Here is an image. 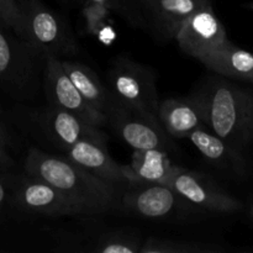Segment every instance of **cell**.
<instances>
[{"instance_id": "obj_1", "label": "cell", "mask_w": 253, "mask_h": 253, "mask_svg": "<svg viewBox=\"0 0 253 253\" xmlns=\"http://www.w3.org/2000/svg\"><path fill=\"white\" fill-rule=\"evenodd\" d=\"M27 175L40 178L63 194L78 215H99L115 204L113 184L84 169L69 158L31 148L25 158Z\"/></svg>"}, {"instance_id": "obj_2", "label": "cell", "mask_w": 253, "mask_h": 253, "mask_svg": "<svg viewBox=\"0 0 253 253\" xmlns=\"http://www.w3.org/2000/svg\"><path fill=\"white\" fill-rule=\"evenodd\" d=\"M209 131L241 151L253 137V93L222 79L208 82L198 93Z\"/></svg>"}, {"instance_id": "obj_3", "label": "cell", "mask_w": 253, "mask_h": 253, "mask_svg": "<svg viewBox=\"0 0 253 253\" xmlns=\"http://www.w3.org/2000/svg\"><path fill=\"white\" fill-rule=\"evenodd\" d=\"M12 31L43 59H61L78 51L68 24L40 0H31L20 6L19 19Z\"/></svg>"}, {"instance_id": "obj_4", "label": "cell", "mask_w": 253, "mask_h": 253, "mask_svg": "<svg viewBox=\"0 0 253 253\" xmlns=\"http://www.w3.org/2000/svg\"><path fill=\"white\" fill-rule=\"evenodd\" d=\"M157 76L152 68L125 57L114 61L108 73V89L119 103L158 120Z\"/></svg>"}, {"instance_id": "obj_5", "label": "cell", "mask_w": 253, "mask_h": 253, "mask_svg": "<svg viewBox=\"0 0 253 253\" xmlns=\"http://www.w3.org/2000/svg\"><path fill=\"white\" fill-rule=\"evenodd\" d=\"M106 125L133 150H165L170 147L168 136L160 121L151 119L119 103L111 95L105 111Z\"/></svg>"}, {"instance_id": "obj_6", "label": "cell", "mask_w": 253, "mask_h": 253, "mask_svg": "<svg viewBox=\"0 0 253 253\" xmlns=\"http://www.w3.org/2000/svg\"><path fill=\"white\" fill-rule=\"evenodd\" d=\"M6 30L0 26V83L11 91L29 95L37 83L42 57Z\"/></svg>"}, {"instance_id": "obj_7", "label": "cell", "mask_w": 253, "mask_h": 253, "mask_svg": "<svg viewBox=\"0 0 253 253\" xmlns=\"http://www.w3.org/2000/svg\"><path fill=\"white\" fill-rule=\"evenodd\" d=\"M44 89L51 106L76 114L99 127L106 125L105 115L82 96L64 71L61 59L56 57L44 59Z\"/></svg>"}, {"instance_id": "obj_8", "label": "cell", "mask_w": 253, "mask_h": 253, "mask_svg": "<svg viewBox=\"0 0 253 253\" xmlns=\"http://www.w3.org/2000/svg\"><path fill=\"white\" fill-rule=\"evenodd\" d=\"M175 40L183 52L200 61L227 41V35L211 5H208L182 25Z\"/></svg>"}, {"instance_id": "obj_9", "label": "cell", "mask_w": 253, "mask_h": 253, "mask_svg": "<svg viewBox=\"0 0 253 253\" xmlns=\"http://www.w3.org/2000/svg\"><path fill=\"white\" fill-rule=\"evenodd\" d=\"M183 199L203 209L215 212H232L241 208V203L225 193L210 178L180 167L169 183Z\"/></svg>"}, {"instance_id": "obj_10", "label": "cell", "mask_w": 253, "mask_h": 253, "mask_svg": "<svg viewBox=\"0 0 253 253\" xmlns=\"http://www.w3.org/2000/svg\"><path fill=\"white\" fill-rule=\"evenodd\" d=\"M188 204L173 188L165 184L130 185L123 195V207L137 216L148 219H162Z\"/></svg>"}, {"instance_id": "obj_11", "label": "cell", "mask_w": 253, "mask_h": 253, "mask_svg": "<svg viewBox=\"0 0 253 253\" xmlns=\"http://www.w3.org/2000/svg\"><path fill=\"white\" fill-rule=\"evenodd\" d=\"M39 124L46 136L66 150L83 140H108L99 126L54 106H49L40 114Z\"/></svg>"}, {"instance_id": "obj_12", "label": "cell", "mask_w": 253, "mask_h": 253, "mask_svg": "<svg viewBox=\"0 0 253 253\" xmlns=\"http://www.w3.org/2000/svg\"><path fill=\"white\" fill-rule=\"evenodd\" d=\"M66 157L91 174L115 185L118 183L131 185L127 166H121L109 155L106 141L83 140L66 150Z\"/></svg>"}, {"instance_id": "obj_13", "label": "cell", "mask_w": 253, "mask_h": 253, "mask_svg": "<svg viewBox=\"0 0 253 253\" xmlns=\"http://www.w3.org/2000/svg\"><path fill=\"white\" fill-rule=\"evenodd\" d=\"M15 200L22 210L32 214L54 217L78 215L76 208L56 188L31 175L20 183Z\"/></svg>"}, {"instance_id": "obj_14", "label": "cell", "mask_w": 253, "mask_h": 253, "mask_svg": "<svg viewBox=\"0 0 253 253\" xmlns=\"http://www.w3.org/2000/svg\"><path fill=\"white\" fill-rule=\"evenodd\" d=\"M157 116L170 137L184 138L195 128L207 127L204 111L197 94L188 98L166 99L158 104Z\"/></svg>"}, {"instance_id": "obj_15", "label": "cell", "mask_w": 253, "mask_h": 253, "mask_svg": "<svg viewBox=\"0 0 253 253\" xmlns=\"http://www.w3.org/2000/svg\"><path fill=\"white\" fill-rule=\"evenodd\" d=\"M131 177V185L145 183V184L169 185L173 175L180 167L173 165L168 157L167 151L156 150H135L127 166Z\"/></svg>"}, {"instance_id": "obj_16", "label": "cell", "mask_w": 253, "mask_h": 253, "mask_svg": "<svg viewBox=\"0 0 253 253\" xmlns=\"http://www.w3.org/2000/svg\"><path fill=\"white\" fill-rule=\"evenodd\" d=\"M200 62L219 76L253 83V53L235 46L229 40Z\"/></svg>"}, {"instance_id": "obj_17", "label": "cell", "mask_w": 253, "mask_h": 253, "mask_svg": "<svg viewBox=\"0 0 253 253\" xmlns=\"http://www.w3.org/2000/svg\"><path fill=\"white\" fill-rule=\"evenodd\" d=\"M188 138L199 152L209 162L217 167L232 169L234 172L242 173L245 169V161L240 151L225 142L222 138L212 133L207 127H199L193 130Z\"/></svg>"}, {"instance_id": "obj_18", "label": "cell", "mask_w": 253, "mask_h": 253, "mask_svg": "<svg viewBox=\"0 0 253 253\" xmlns=\"http://www.w3.org/2000/svg\"><path fill=\"white\" fill-rule=\"evenodd\" d=\"M209 0H152L153 17L157 29L166 37H175L182 25L203 7Z\"/></svg>"}, {"instance_id": "obj_19", "label": "cell", "mask_w": 253, "mask_h": 253, "mask_svg": "<svg viewBox=\"0 0 253 253\" xmlns=\"http://www.w3.org/2000/svg\"><path fill=\"white\" fill-rule=\"evenodd\" d=\"M61 62L69 79L82 96L99 113L105 115L106 109L111 101V93L108 86L104 85L99 77L85 64L62 59Z\"/></svg>"}, {"instance_id": "obj_20", "label": "cell", "mask_w": 253, "mask_h": 253, "mask_svg": "<svg viewBox=\"0 0 253 253\" xmlns=\"http://www.w3.org/2000/svg\"><path fill=\"white\" fill-rule=\"evenodd\" d=\"M204 251L207 252L208 250L193 242H180L148 237L143 244H141L138 253H202Z\"/></svg>"}, {"instance_id": "obj_21", "label": "cell", "mask_w": 253, "mask_h": 253, "mask_svg": "<svg viewBox=\"0 0 253 253\" xmlns=\"http://www.w3.org/2000/svg\"><path fill=\"white\" fill-rule=\"evenodd\" d=\"M140 241L127 235L114 234L103 236L95 242L94 251L100 253H138Z\"/></svg>"}, {"instance_id": "obj_22", "label": "cell", "mask_w": 253, "mask_h": 253, "mask_svg": "<svg viewBox=\"0 0 253 253\" xmlns=\"http://www.w3.org/2000/svg\"><path fill=\"white\" fill-rule=\"evenodd\" d=\"M109 7L101 4H94V2H89L88 6L84 9V17L86 21V30L89 34L98 35L99 32L103 30L106 31L109 27H106L105 19L108 16Z\"/></svg>"}, {"instance_id": "obj_23", "label": "cell", "mask_w": 253, "mask_h": 253, "mask_svg": "<svg viewBox=\"0 0 253 253\" xmlns=\"http://www.w3.org/2000/svg\"><path fill=\"white\" fill-rule=\"evenodd\" d=\"M20 15V7L15 0H0V26L12 30Z\"/></svg>"}, {"instance_id": "obj_24", "label": "cell", "mask_w": 253, "mask_h": 253, "mask_svg": "<svg viewBox=\"0 0 253 253\" xmlns=\"http://www.w3.org/2000/svg\"><path fill=\"white\" fill-rule=\"evenodd\" d=\"M12 160L9 156V153L6 152L4 146L0 143V168H9L12 166Z\"/></svg>"}, {"instance_id": "obj_25", "label": "cell", "mask_w": 253, "mask_h": 253, "mask_svg": "<svg viewBox=\"0 0 253 253\" xmlns=\"http://www.w3.org/2000/svg\"><path fill=\"white\" fill-rule=\"evenodd\" d=\"M9 142H10V135H9V132H7L5 125L2 124L1 119H0V143H1L4 147H6L7 143Z\"/></svg>"}, {"instance_id": "obj_26", "label": "cell", "mask_w": 253, "mask_h": 253, "mask_svg": "<svg viewBox=\"0 0 253 253\" xmlns=\"http://www.w3.org/2000/svg\"><path fill=\"white\" fill-rule=\"evenodd\" d=\"M88 2H94V4H101V5H105L108 6L109 9L113 7L115 5V0H86Z\"/></svg>"}, {"instance_id": "obj_27", "label": "cell", "mask_w": 253, "mask_h": 253, "mask_svg": "<svg viewBox=\"0 0 253 253\" xmlns=\"http://www.w3.org/2000/svg\"><path fill=\"white\" fill-rule=\"evenodd\" d=\"M6 195H7L6 187H5L4 183L0 180V205L5 202V199H6Z\"/></svg>"}, {"instance_id": "obj_28", "label": "cell", "mask_w": 253, "mask_h": 253, "mask_svg": "<svg viewBox=\"0 0 253 253\" xmlns=\"http://www.w3.org/2000/svg\"><path fill=\"white\" fill-rule=\"evenodd\" d=\"M15 1H16V4L19 5V7H20V6H22L24 4H26V2L31 1V0H15Z\"/></svg>"}, {"instance_id": "obj_29", "label": "cell", "mask_w": 253, "mask_h": 253, "mask_svg": "<svg viewBox=\"0 0 253 253\" xmlns=\"http://www.w3.org/2000/svg\"><path fill=\"white\" fill-rule=\"evenodd\" d=\"M249 7H251V9H253V2H252V4L249 5Z\"/></svg>"}, {"instance_id": "obj_30", "label": "cell", "mask_w": 253, "mask_h": 253, "mask_svg": "<svg viewBox=\"0 0 253 253\" xmlns=\"http://www.w3.org/2000/svg\"><path fill=\"white\" fill-rule=\"evenodd\" d=\"M252 216H253V208H252Z\"/></svg>"}]
</instances>
